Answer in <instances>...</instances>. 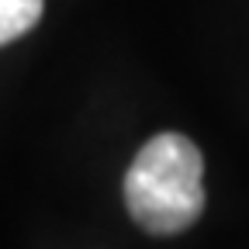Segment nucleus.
Returning <instances> with one entry per match:
<instances>
[{
	"label": "nucleus",
	"mask_w": 249,
	"mask_h": 249,
	"mask_svg": "<svg viewBox=\"0 0 249 249\" xmlns=\"http://www.w3.org/2000/svg\"><path fill=\"white\" fill-rule=\"evenodd\" d=\"M42 18V0H0V45L21 38Z\"/></svg>",
	"instance_id": "obj_2"
},
{
	"label": "nucleus",
	"mask_w": 249,
	"mask_h": 249,
	"mask_svg": "<svg viewBox=\"0 0 249 249\" xmlns=\"http://www.w3.org/2000/svg\"><path fill=\"white\" fill-rule=\"evenodd\" d=\"M124 204L152 235H177L191 229L204 211L201 149L180 132L149 139L124 173Z\"/></svg>",
	"instance_id": "obj_1"
}]
</instances>
